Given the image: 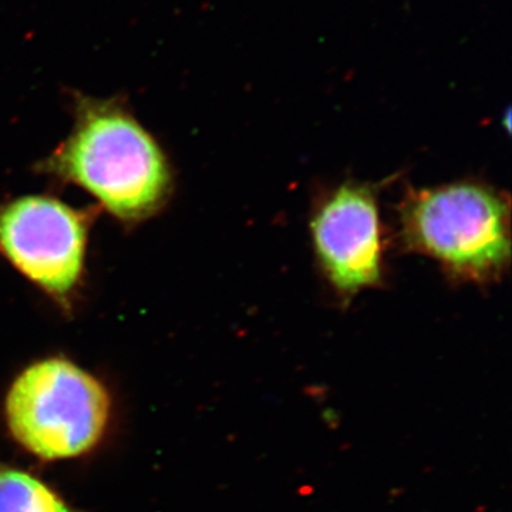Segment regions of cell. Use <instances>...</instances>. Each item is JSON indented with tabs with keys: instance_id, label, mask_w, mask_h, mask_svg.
<instances>
[{
	"instance_id": "1",
	"label": "cell",
	"mask_w": 512,
	"mask_h": 512,
	"mask_svg": "<svg viewBox=\"0 0 512 512\" xmlns=\"http://www.w3.org/2000/svg\"><path fill=\"white\" fill-rule=\"evenodd\" d=\"M40 168L133 224L157 214L173 187L160 144L117 99L76 96L72 131Z\"/></svg>"
},
{
	"instance_id": "2",
	"label": "cell",
	"mask_w": 512,
	"mask_h": 512,
	"mask_svg": "<svg viewBox=\"0 0 512 512\" xmlns=\"http://www.w3.org/2000/svg\"><path fill=\"white\" fill-rule=\"evenodd\" d=\"M399 237L454 281L494 284L510 268V200L477 181L409 190L399 205Z\"/></svg>"
},
{
	"instance_id": "3",
	"label": "cell",
	"mask_w": 512,
	"mask_h": 512,
	"mask_svg": "<svg viewBox=\"0 0 512 512\" xmlns=\"http://www.w3.org/2000/svg\"><path fill=\"white\" fill-rule=\"evenodd\" d=\"M110 414L104 384L63 357H47L26 367L5 400L13 439L47 461L92 451L106 433Z\"/></svg>"
},
{
	"instance_id": "4",
	"label": "cell",
	"mask_w": 512,
	"mask_h": 512,
	"mask_svg": "<svg viewBox=\"0 0 512 512\" xmlns=\"http://www.w3.org/2000/svg\"><path fill=\"white\" fill-rule=\"evenodd\" d=\"M90 217L46 195L0 205V254L55 301L69 305L82 281Z\"/></svg>"
},
{
	"instance_id": "5",
	"label": "cell",
	"mask_w": 512,
	"mask_h": 512,
	"mask_svg": "<svg viewBox=\"0 0 512 512\" xmlns=\"http://www.w3.org/2000/svg\"><path fill=\"white\" fill-rule=\"evenodd\" d=\"M311 235L320 269L340 298L382 284L384 239L375 185L349 181L320 195Z\"/></svg>"
},
{
	"instance_id": "6",
	"label": "cell",
	"mask_w": 512,
	"mask_h": 512,
	"mask_svg": "<svg viewBox=\"0 0 512 512\" xmlns=\"http://www.w3.org/2000/svg\"><path fill=\"white\" fill-rule=\"evenodd\" d=\"M0 512H79L28 471L0 461Z\"/></svg>"
}]
</instances>
